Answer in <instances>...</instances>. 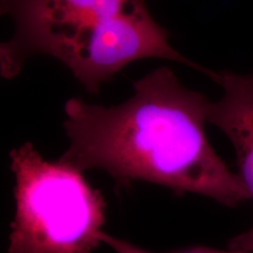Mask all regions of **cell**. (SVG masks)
I'll return each instance as SVG.
<instances>
[{"mask_svg": "<svg viewBox=\"0 0 253 253\" xmlns=\"http://www.w3.org/2000/svg\"><path fill=\"white\" fill-rule=\"evenodd\" d=\"M209 104L166 66L135 81L119 106L74 97L65 104L69 147L60 161L80 171L104 170L121 186L150 182L236 207L250 196L208 140Z\"/></svg>", "mask_w": 253, "mask_h": 253, "instance_id": "1", "label": "cell"}, {"mask_svg": "<svg viewBox=\"0 0 253 253\" xmlns=\"http://www.w3.org/2000/svg\"><path fill=\"white\" fill-rule=\"evenodd\" d=\"M9 157L15 214L8 253H93L106 218L102 194L77 168L49 162L31 143Z\"/></svg>", "mask_w": 253, "mask_h": 253, "instance_id": "2", "label": "cell"}, {"mask_svg": "<svg viewBox=\"0 0 253 253\" xmlns=\"http://www.w3.org/2000/svg\"><path fill=\"white\" fill-rule=\"evenodd\" d=\"M144 8L145 0H0V15L15 25L11 39L0 43V75L17 77L39 54L68 66L102 25Z\"/></svg>", "mask_w": 253, "mask_h": 253, "instance_id": "3", "label": "cell"}, {"mask_svg": "<svg viewBox=\"0 0 253 253\" xmlns=\"http://www.w3.org/2000/svg\"><path fill=\"white\" fill-rule=\"evenodd\" d=\"M223 88V97L209 104L208 122L225 134L235 148L239 177L253 199V73H216L212 79ZM227 248L253 253V226L233 237Z\"/></svg>", "mask_w": 253, "mask_h": 253, "instance_id": "4", "label": "cell"}, {"mask_svg": "<svg viewBox=\"0 0 253 253\" xmlns=\"http://www.w3.org/2000/svg\"><path fill=\"white\" fill-rule=\"evenodd\" d=\"M101 243H104L108 246H110L116 253H154L147 250H143L138 246H135L130 244V243H126L125 240L114 238V237L107 235V233H102L101 236ZM171 253H248L243 251H235V250H227V251H221V250L216 249H210V248H204V246H197V248H191L183 250V251H176Z\"/></svg>", "mask_w": 253, "mask_h": 253, "instance_id": "5", "label": "cell"}]
</instances>
